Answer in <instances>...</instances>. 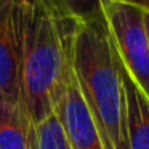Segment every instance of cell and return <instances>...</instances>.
Segmentation results:
<instances>
[{"label":"cell","instance_id":"1","mask_svg":"<svg viewBox=\"0 0 149 149\" xmlns=\"http://www.w3.org/2000/svg\"><path fill=\"white\" fill-rule=\"evenodd\" d=\"M77 21L52 0H23L19 104L32 123L53 114L72 75Z\"/></svg>","mask_w":149,"mask_h":149},{"label":"cell","instance_id":"2","mask_svg":"<svg viewBox=\"0 0 149 149\" xmlns=\"http://www.w3.org/2000/svg\"><path fill=\"white\" fill-rule=\"evenodd\" d=\"M72 71L98 125L104 149H119L125 138L123 95L117 55L104 18L77 21Z\"/></svg>","mask_w":149,"mask_h":149},{"label":"cell","instance_id":"3","mask_svg":"<svg viewBox=\"0 0 149 149\" xmlns=\"http://www.w3.org/2000/svg\"><path fill=\"white\" fill-rule=\"evenodd\" d=\"M144 11L135 5L111 2L104 10V19L120 64L149 98V37Z\"/></svg>","mask_w":149,"mask_h":149},{"label":"cell","instance_id":"4","mask_svg":"<svg viewBox=\"0 0 149 149\" xmlns=\"http://www.w3.org/2000/svg\"><path fill=\"white\" fill-rule=\"evenodd\" d=\"M23 0H0V100L19 103Z\"/></svg>","mask_w":149,"mask_h":149},{"label":"cell","instance_id":"5","mask_svg":"<svg viewBox=\"0 0 149 149\" xmlns=\"http://www.w3.org/2000/svg\"><path fill=\"white\" fill-rule=\"evenodd\" d=\"M53 114L56 116L71 149H104L100 130L72 75L69 77Z\"/></svg>","mask_w":149,"mask_h":149},{"label":"cell","instance_id":"6","mask_svg":"<svg viewBox=\"0 0 149 149\" xmlns=\"http://www.w3.org/2000/svg\"><path fill=\"white\" fill-rule=\"evenodd\" d=\"M119 74L123 95V125L128 149H149V98L130 79L119 58Z\"/></svg>","mask_w":149,"mask_h":149},{"label":"cell","instance_id":"7","mask_svg":"<svg viewBox=\"0 0 149 149\" xmlns=\"http://www.w3.org/2000/svg\"><path fill=\"white\" fill-rule=\"evenodd\" d=\"M34 123L19 103L0 100V149H32Z\"/></svg>","mask_w":149,"mask_h":149},{"label":"cell","instance_id":"8","mask_svg":"<svg viewBox=\"0 0 149 149\" xmlns=\"http://www.w3.org/2000/svg\"><path fill=\"white\" fill-rule=\"evenodd\" d=\"M32 149H71L55 114L34 123Z\"/></svg>","mask_w":149,"mask_h":149},{"label":"cell","instance_id":"9","mask_svg":"<svg viewBox=\"0 0 149 149\" xmlns=\"http://www.w3.org/2000/svg\"><path fill=\"white\" fill-rule=\"evenodd\" d=\"M66 15L79 21L104 18V10L111 0H52Z\"/></svg>","mask_w":149,"mask_h":149},{"label":"cell","instance_id":"10","mask_svg":"<svg viewBox=\"0 0 149 149\" xmlns=\"http://www.w3.org/2000/svg\"><path fill=\"white\" fill-rule=\"evenodd\" d=\"M111 2H120V3L135 5V7H139L143 10L149 11V0H111Z\"/></svg>","mask_w":149,"mask_h":149},{"label":"cell","instance_id":"11","mask_svg":"<svg viewBox=\"0 0 149 149\" xmlns=\"http://www.w3.org/2000/svg\"><path fill=\"white\" fill-rule=\"evenodd\" d=\"M144 27H146V32H148V37H149V11H144Z\"/></svg>","mask_w":149,"mask_h":149},{"label":"cell","instance_id":"12","mask_svg":"<svg viewBox=\"0 0 149 149\" xmlns=\"http://www.w3.org/2000/svg\"><path fill=\"white\" fill-rule=\"evenodd\" d=\"M119 149H128V146H127V139H125V138H123V141H122V144H120Z\"/></svg>","mask_w":149,"mask_h":149}]
</instances>
